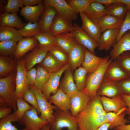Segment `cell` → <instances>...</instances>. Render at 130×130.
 Returning a JSON list of instances; mask_svg holds the SVG:
<instances>
[{"label": "cell", "mask_w": 130, "mask_h": 130, "mask_svg": "<svg viewBox=\"0 0 130 130\" xmlns=\"http://www.w3.org/2000/svg\"><path fill=\"white\" fill-rule=\"evenodd\" d=\"M102 104L106 113L113 111L117 113L127 107L125 103L121 97V94L112 98L101 97Z\"/></svg>", "instance_id": "obj_15"}, {"label": "cell", "mask_w": 130, "mask_h": 130, "mask_svg": "<svg viewBox=\"0 0 130 130\" xmlns=\"http://www.w3.org/2000/svg\"><path fill=\"white\" fill-rule=\"evenodd\" d=\"M16 71L0 79V104H5L14 111L17 109L15 95Z\"/></svg>", "instance_id": "obj_2"}, {"label": "cell", "mask_w": 130, "mask_h": 130, "mask_svg": "<svg viewBox=\"0 0 130 130\" xmlns=\"http://www.w3.org/2000/svg\"><path fill=\"white\" fill-rule=\"evenodd\" d=\"M118 1L126 5L127 11H130V0H118Z\"/></svg>", "instance_id": "obj_57"}, {"label": "cell", "mask_w": 130, "mask_h": 130, "mask_svg": "<svg viewBox=\"0 0 130 130\" xmlns=\"http://www.w3.org/2000/svg\"><path fill=\"white\" fill-rule=\"evenodd\" d=\"M84 13L90 19L97 23L102 17L107 15L106 7L95 2H91Z\"/></svg>", "instance_id": "obj_26"}, {"label": "cell", "mask_w": 130, "mask_h": 130, "mask_svg": "<svg viewBox=\"0 0 130 130\" xmlns=\"http://www.w3.org/2000/svg\"><path fill=\"white\" fill-rule=\"evenodd\" d=\"M51 125V124L48 123L43 126L40 130H50Z\"/></svg>", "instance_id": "obj_58"}, {"label": "cell", "mask_w": 130, "mask_h": 130, "mask_svg": "<svg viewBox=\"0 0 130 130\" xmlns=\"http://www.w3.org/2000/svg\"><path fill=\"white\" fill-rule=\"evenodd\" d=\"M38 114L36 110L33 107L25 112L19 123L22 125H24L28 130H40L49 122L39 117Z\"/></svg>", "instance_id": "obj_9"}, {"label": "cell", "mask_w": 130, "mask_h": 130, "mask_svg": "<svg viewBox=\"0 0 130 130\" xmlns=\"http://www.w3.org/2000/svg\"><path fill=\"white\" fill-rule=\"evenodd\" d=\"M39 43L34 37L22 38L17 44L14 58L17 60L21 58L28 51L38 46Z\"/></svg>", "instance_id": "obj_23"}, {"label": "cell", "mask_w": 130, "mask_h": 130, "mask_svg": "<svg viewBox=\"0 0 130 130\" xmlns=\"http://www.w3.org/2000/svg\"><path fill=\"white\" fill-rule=\"evenodd\" d=\"M68 3L77 14L84 13L91 2L90 0H70Z\"/></svg>", "instance_id": "obj_45"}, {"label": "cell", "mask_w": 130, "mask_h": 130, "mask_svg": "<svg viewBox=\"0 0 130 130\" xmlns=\"http://www.w3.org/2000/svg\"><path fill=\"white\" fill-rule=\"evenodd\" d=\"M48 101L54 104L60 110L70 113V97L60 89L58 88L55 94L50 96Z\"/></svg>", "instance_id": "obj_19"}, {"label": "cell", "mask_w": 130, "mask_h": 130, "mask_svg": "<svg viewBox=\"0 0 130 130\" xmlns=\"http://www.w3.org/2000/svg\"><path fill=\"white\" fill-rule=\"evenodd\" d=\"M36 69L35 67L27 71L26 80L28 86H34L36 81Z\"/></svg>", "instance_id": "obj_50"}, {"label": "cell", "mask_w": 130, "mask_h": 130, "mask_svg": "<svg viewBox=\"0 0 130 130\" xmlns=\"http://www.w3.org/2000/svg\"><path fill=\"white\" fill-rule=\"evenodd\" d=\"M23 37L14 28L0 26V42L6 41H19Z\"/></svg>", "instance_id": "obj_34"}, {"label": "cell", "mask_w": 130, "mask_h": 130, "mask_svg": "<svg viewBox=\"0 0 130 130\" xmlns=\"http://www.w3.org/2000/svg\"><path fill=\"white\" fill-rule=\"evenodd\" d=\"M70 66V63L68 62L57 72L51 74L48 80L41 90L47 100L48 101L51 94L53 95L57 92L61 76L65 71Z\"/></svg>", "instance_id": "obj_7"}, {"label": "cell", "mask_w": 130, "mask_h": 130, "mask_svg": "<svg viewBox=\"0 0 130 130\" xmlns=\"http://www.w3.org/2000/svg\"><path fill=\"white\" fill-rule=\"evenodd\" d=\"M130 120V116L128 117ZM114 130H130V124H126L125 125L117 127L115 128Z\"/></svg>", "instance_id": "obj_55"}, {"label": "cell", "mask_w": 130, "mask_h": 130, "mask_svg": "<svg viewBox=\"0 0 130 130\" xmlns=\"http://www.w3.org/2000/svg\"><path fill=\"white\" fill-rule=\"evenodd\" d=\"M71 115L75 117L85 108L90 99V96L83 90L70 97Z\"/></svg>", "instance_id": "obj_12"}, {"label": "cell", "mask_w": 130, "mask_h": 130, "mask_svg": "<svg viewBox=\"0 0 130 130\" xmlns=\"http://www.w3.org/2000/svg\"><path fill=\"white\" fill-rule=\"evenodd\" d=\"M129 76L116 60H114L107 67L102 82L117 83Z\"/></svg>", "instance_id": "obj_11"}, {"label": "cell", "mask_w": 130, "mask_h": 130, "mask_svg": "<svg viewBox=\"0 0 130 130\" xmlns=\"http://www.w3.org/2000/svg\"><path fill=\"white\" fill-rule=\"evenodd\" d=\"M106 7L107 15L124 19L127 11L124 3L119 2Z\"/></svg>", "instance_id": "obj_35"}, {"label": "cell", "mask_w": 130, "mask_h": 130, "mask_svg": "<svg viewBox=\"0 0 130 130\" xmlns=\"http://www.w3.org/2000/svg\"><path fill=\"white\" fill-rule=\"evenodd\" d=\"M16 103L17 109L12 113L16 122H19L25 112L32 109L33 107L30 106L22 98L17 99Z\"/></svg>", "instance_id": "obj_41"}, {"label": "cell", "mask_w": 130, "mask_h": 130, "mask_svg": "<svg viewBox=\"0 0 130 130\" xmlns=\"http://www.w3.org/2000/svg\"><path fill=\"white\" fill-rule=\"evenodd\" d=\"M43 2L45 7L48 6L53 7L58 14L71 22L78 18V14L65 0H45Z\"/></svg>", "instance_id": "obj_6"}, {"label": "cell", "mask_w": 130, "mask_h": 130, "mask_svg": "<svg viewBox=\"0 0 130 130\" xmlns=\"http://www.w3.org/2000/svg\"><path fill=\"white\" fill-rule=\"evenodd\" d=\"M130 30V11H127L122 25L120 29L115 43L124 33Z\"/></svg>", "instance_id": "obj_48"}, {"label": "cell", "mask_w": 130, "mask_h": 130, "mask_svg": "<svg viewBox=\"0 0 130 130\" xmlns=\"http://www.w3.org/2000/svg\"><path fill=\"white\" fill-rule=\"evenodd\" d=\"M48 50L58 60L64 65L69 62L68 54L59 47L55 45L49 48Z\"/></svg>", "instance_id": "obj_42"}, {"label": "cell", "mask_w": 130, "mask_h": 130, "mask_svg": "<svg viewBox=\"0 0 130 130\" xmlns=\"http://www.w3.org/2000/svg\"><path fill=\"white\" fill-rule=\"evenodd\" d=\"M23 5L25 6H32L42 3V0H22Z\"/></svg>", "instance_id": "obj_54"}, {"label": "cell", "mask_w": 130, "mask_h": 130, "mask_svg": "<svg viewBox=\"0 0 130 130\" xmlns=\"http://www.w3.org/2000/svg\"><path fill=\"white\" fill-rule=\"evenodd\" d=\"M45 7L43 3L36 6H25L20 10V15L27 21L32 23L38 22L39 18L44 13Z\"/></svg>", "instance_id": "obj_20"}, {"label": "cell", "mask_w": 130, "mask_h": 130, "mask_svg": "<svg viewBox=\"0 0 130 130\" xmlns=\"http://www.w3.org/2000/svg\"><path fill=\"white\" fill-rule=\"evenodd\" d=\"M105 58L96 56L87 49L85 50V57L82 66L86 70L88 73H91L98 69Z\"/></svg>", "instance_id": "obj_27"}, {"label": "cell", "mask_w": 130, "mask_h": 130, "mask_svg": "<svg viewBox=\"0 0 130 130\" xmlns=\"http://www.w3.org/2000/svg\"><path fill=\"white\" fill-rule=\"evenodd\" d=\"M112 47L109 56L113 60L122 53L130 51V30L124 33Z\"/></svg>", "instance_id": "obj_16"}, {"label": "cell", "mask_w": 130, "mask_h": 130, "mask_svg": "<svg viewBox=\"0 0 130 130\" xmlns=\"http://www.w3.org/2000/svg\"><path fill=\"white\" fill-rule=\"evenodd\" d=\"M30 86L33 91L37 99L40 112L39 117L47 120L51 124L54 121L55 119L53 110L58 108L56 106L52 105L51 103L48 101L41 90L36 88L33 86Z\"/></svg>", "instance_id": "obj_5"}, {"label": "cell", "mask_w": 130, "mask_h": 130, "mask_svg": "<svg viewBox=\"0 0 130 130\" xmlns=\"http://www.w3.org/2000/svg\"><path fill=\"white\" fill-rule=\"evenodd\" d=\"M54 36L55 45L67 54L72 48L79 44L72 32L61 33Z\"/></svg>", "instance_id": "obj_21"}, {"label": "cell", "mask_w": 130, "mask_h": 130, "mask_svg": "<svg viewBox=\"0 0 130 130\" xmlns=\"http://www.w3.org/2000/svg\"><path fill=\"white\" fill-rule=\"evenodd\" d=\"M23 99L26 102H27L32 104L33 107L36 110L38 114L39 115L40 114L36 97L30 86L25 91Z\"/></svg>", "instance_id": "obj_44"}, {"label": "cell", "mask_w": 130, "mask_h": 130, "mask_svg": "<svg viewBox=\"0 0 130 130\" xmlns=\"http://www.w3.org/2000/svg\"><path fill=\"white\" fill-rule=\"evenodd\" d=\"M12 109L7 105L0 106V119H1L7 117L11 113Z\"/></svg>", "instance_id": "obj_51"}, {"label": "cell", "mask_w": 130, "mask_h": 130, "mask_svg": "<svg viewBox=\"0 0 130 130\" xmlns=\"http://www.w3.org/2000/svg\"><path fill=\"white\" fill-rule=\"evenodd\" d=\"M48 52L47 49L38 46L26 55L23 58L26 70L31 69L36 64L41 63Z\"/></svg>", "instance_id": "obj_13"}, {"label": "cell", "mask_w": 130, "mask_h": 130, "mask_svg": "<svg viewBox=\"0 0 130 130\" xmlns=\"http://www.w3.org/2000/svg\"><path fill=\"white\" fill-rule=\"evenodd\" d=\"M101 97L90 98L85 108L76 117L79 130H96L108 123Z\"/></svg>", "instance_id": "obj_1"}, {"label": "cell", "mask_w": 130, "mask_h": 130, "mask_svg": "<svg viewBox=\"0 0 130 130\" xmlns=\"http://www.w3.org/2000/svg\"><path fill=\"white\" fill-rule=\"evenodd\" d=\"M117 83L102 82L98 89L97 95L112 98L121 95Z\"/></svg>", "instance_id": "obj_30"}, {"label": "cell", "mask_w": 130, "mask_h": 130, "mask_svg": "<svg viewBox=\"0 0 130 130\" xmlns=\"http://www.w3.org/2000/svg\"><path fill=\"white\" fill-rule=\"evenodd\" d=\"M26 25L18 16L17 13H11L5 12L0 15V26H6L19 29Z\"/></svg>", "instance_id": "obj_29"}, {"label": "cell", "mask_w": 130, "mask_h": 130, "mask_svg": "<svg viewBox=\"0 0 130 130\" xmlns=\"http://www.w3.org/2000/svg\"><path fill=\"white\" fill-rule=\"evenodd\" d=\"M120 29L109 30L101 34L98 43V49L106 51L110 50L115 44Z\"/></svg>", "instance_id": "obj_24"}, {"label": "cell", "mask_w": 130, "mask_h": 130, "mask_svg": "<svg viewBox=\"0 0 130 130\" xmlns=\"http://www.w3.org/2000/svg\"><path fill=\"white\" fill-rule=\"evenodd\" d=\"M91 2L98 3L105 7L108 6L113 4L119 2L118 0H90Z\"/></svg>", "instance_id": "obj_53"}, {"label": "cell", "mask_w": 130, "mask_h": 130, "mask_svg": "<svg viewBox=\"0 0 130 130\" xmlns=\"http://www.w3.org/2000/svg\"><path fill=\"white\" fill-rule=\"evenodd\" d=\"M110 125V124L107 123L104 124L100 126L96 130H108Z\"/></svg>", "instance_id": "obj_56"}, {"label": "cell", "mask_w": 130, "mask_h": 130, "mask_svg": "<svg viewBox=\"0 0 130 130\" xmlns=\"http://www.w3.org/2000/svg\"><path fill=\"white\" fill-rule=\"evenodd\" d=\"M18 31L23 37H32L41 32L40 25L38 21L34 23L29 22Z\"/></svg>", "instance_id": "obj_37"}, {"label": "cell", "mask_w": 130, "mask_h": 130, "mask_svg": "<svg viewBox=\"0 0 130 130\" xmlns=\"http://www.w3.org/2000/svg\"><path fill=\"white\" fill-rule=\"evenodd\" d=\"M36 69V79L33 86L41 90L48 80L51 73L39 65L37 66Z\"/></svg>", "instance_id": "obj_39"}, {"label": "cell", "mask_w": 130, "mask_h": 130, "mask_svg": "<svg viewBox=\"0 0 130 130\" xmlns=\"http://www.w3.org/2000/svg\"><path fill=\"white\" fill-rule=\"evenodd\" d=\"M88 73L83 66H80L75 70L73 79L79 91L83 90L85 87Z\"/></svg>", "instance_id": "obj_36"}, {"label": "cell", "mask_w": 130, "mask_h": 130, "mask_svg": "<svg viewBox=\"0 0 130 130\" xmlns=\"http://www.w3.org/2000/svg\"><path fill=\"white\" fill-rule=\"evenodd\" d=\"M124 70L130 76V52H124L116 60Z\"/></svg>", "instance_id": "obj_43"}, {"label": "cell", "mask_w": 130, "mask_h": 130, "mask_svg": "<svg viewBox=\"0 0 130 130\" xmlns=\"http://www.w3.org/2000/svg\"><path fill=\"white\" fill-rule=\"evenodd\" d=\"M110 56L105 57L104 61L99 67L93 72L89 73L87 76L86 85L83 90L88 95L90 98L97 95L98 89L101 83L105 72L109 65L113 61Z\"/></svg>", "instance_id": "obj_3"}, {"label": "cell", "mask_w": 130, "mask_h": 130, "mask_svg": "<svg viewBox=\"0 0 130 130\" xmlns=\"http://www.w3.org/2000/svg\"><path fill=\"white\" fill-rule=\"evenodd\" d=\"M22 0H8L4 7L5 12L11 13H17L20 7H23Z\"/></svg>", "instance_id": "obj_46"}, {"label": "cell", "mask_w": 130, "mask_h": 130, "mask_svg": "<svg viewBox=\"0 0 130 130\" xmlns=\"http://www.w3.org/2000/svg\"><path fill=\"white\" fill-rule=\"evenodd\" d=\"M74 26L71 22L58 14L55 17L49 32L54 36L59 34L72 32Z\"/></svg>", "instance_id": "obj_22"}, {"label": "cell", "mask_w": 130, "mask_h": 130, "mask_svg": "<svg viewBox=\"0 0 130 130\" xmlns=\"http://www.w3.org/2000/svg\"><path fill=\"white\" fill-rule=\"evenodd\" d=\"M121 94L130 96V76L117 82Z\"/></svg>", "instance_id": "obj_47"}, {"label": "cell", "mask_w": 130, "mask_h": 130, "mask_svg": "<svg viewBox=\"0 0 130 130\" xmlns=\"http://www.w3.org/2000/svg\"><path fill=\"white\" fill-rule=\"evenodd\" d=\"M74 29L72 33L79 43L92 53L95 55V50L98 44L90 37L81 27L74 23Z\"/></svg>", "instance_id": "obj_10"}, {"label": "cell", "mask_w": 130, "mask_h": 130, "mask_svg": "<svg viewBox=\"0 0 130 130\" xmlns=\"http://www.w3.org/2000/svg\"><path fill=\"white\" fill-rule=\"evenodd\" d=\"M82 22L81 28L98 44L102 33L97 23L90 19L83 12L80 13Z\"/></svg>", "instance_id": "obj_14"}, {"label": "cell", "mask_w": 130, "mask_h": 130, "mask_svg": "<svg viewBox=\"0 0 130 130\" xmlns=\"http://www.w3.org/2000/svg\"><path fill=\"white\" fill-rule=\"evenodd\" d=\"M124 19L106 15L102 17L97 22L102 32L106 30L120 29Z\"/></svg>", "instance_id": "obj_25"}, {"label": "cell", "mask_w": 130, "mask_h": 130, "mask_svg": "<svg viewBox=\"0 0 130 130\" xmlns=\"http://www.w3.org/2000/svg\"><path fill=\"white\" fill-rule=\"evenodd\" d=\"M121 97L127 106L125 111V113L130 116V96L121 94Z\"/></svg>", "instance_id": "obj_52"}, {"label": "cell", "mask_w": 130, "mask_h": 130, "mask_svg": "<svg viewBox=\"0 0 130 130\" xmlns=\"http://www.w3.org/2000/svg\"><path fill=\"white\" fill-rule=\"evenodd\" d=\"M13 57L0 56V78L6 77L12 72L16 71L17 61Z\"/></svg>", "instance_id": "obj_31"}, {"label": "cell", "mask_w": 130, "mask_h": 130, "mask_svg": "<svg viewBox=\"0 0 130 130\" xmlns=\"http://www.w3.org/2000/svg\"><path fill=\"white\" fill-rule=\"evenodd\" d=\"M12 121L8 117L0 119V130H28L26 128L19 130L12 124Z\"/></svg>", "instance_id": "obj_49"}, {"label": "cell", "mask_w": 130, "mask_h": 130, "mask_svg": "<svg viewBox=\"0 0 130 130\" xmlns=\"http://www.w3.org/2000/svg\"><path fill=\"white\" fill-rule=\"evenodd\" d=\"M39 65L50 73L57 72L65 65L58 60L49 52Z\"/></svg>", "instance_id": "obj_33"}, {"label": "cell", "mask_w": 130, "mask_h": 130, "mask_svg": "<svg viewBox=\"0 0 130 130\" xmlns=\"http://www.w3.org/2000/svg\"><path fill=\"white\" fill-rule=\"evenodd\" d=\"M125 108L117 113L112 112L106 113V117L108 123L110 124L109 129H114L117 127L126 124L129 121L125 118Z\"/></svg>", "instance_id": "obj_32"}, {"label": "cell", "mask_w": 130, "mask_h": 130, "mask_svg": "<svg viewBox=\"0 0 130 130\" xmlns=\"http://www.w3.org/2000/svg\"><path fill=\"white\" fill-rule=\"evenodd\" d=\"M17 42L13 41L0 42V56L5 57L14 56L16 49Z\"/></svg>", "instance_id": "obj_40"}, {"label": "cell", "mask_w": 130, "mask_h": 130, "mask_svg": "<svg viewBox=\"0 0 130 130\" xmlns=\"http://www.w3.org/2000/svg\"><path fill=\"white\" fill-rule=\"evenodd\" d=\"M17 61L15 95L16 99H23L25 91L29 86L27 84L26 80L27 71L25 67L23 58H21Z\"/></svg>", "instance_id": "obj_8"}, {"label": "cell", "mask_w": 130, "mask_h": 130, "mask_svg": "<svg viewBox=\"0 0 130 130\" xmlns=\"http://www.w3.org/2000/svg\"><path fill=\"white\" fill-rule=\"evenodd\" d=\"M55 110L53 113L54 120L50 130H62L64 128H67L66 130H79L76 117L59 109Z\"/></svg>", "instance_id": "obj_4"}, {"label": "cell", "mask_w": 130, "mask_h": 130, "mask_svg": "<svg viewBox=\"0 0 130 130\" xmlns=\"http://www.w3.org/2000/svg\"><path fill=\"white\" fill-rule=\"evenodd\" d=\"M58 14L56 10L53 7L50 6L45 7L39 22L41 32H49L54 19Z\"/></svg>", "instance_id": "obj_28"}, {"label": "cell", "mask_w": 130, "mask_h": 130, "mask_svg": "<svg viewBox=\"0 0 130 130\" xmlns=\"http://www.w3.org/2000/svg\"><path fill=\"white\" fill-rule=\"evenodd\" d=\"M33 37L38 41V46L48 49L55 45V36L49 32H41Z\"/></svg>", "instance_id": "obj_38"}, {"label": "cell", "mask_w": 130, "mask_h": 130, "mask_svg": "<svg viewBox=\"0 0 130 130\" xmlns=\"http://www.w3.org/2000/svg\"><path fill=\"white\" fill-rule=\"evenodd\" d=\"M86 49L79 44L72 48L68 53V60L72 71L79 67L83 62Z\"/></svg>", "instance_id": "obj_17"}, {"label": "cell", "mask_w": 130, "mask_h": 130, "mask_svg": "<svg viewBox=\"0 0 130 130\" xmlns=\"http://www.w3.org/2000/svg\"><path fill=\"white\" fill-rule=\"evenodd\" d=\"M72 71L71 66L65 71L58 87L59 88L70 97L79 91L74 83Z\"/></svg>", "instance_id": "obj_18"}]
</instances>
